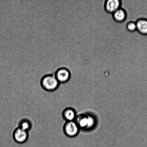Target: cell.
<instances>
[{"mask_svg":"<svg viewBox=\"0 0 147 147\" xmlns=\"http://www.w3.org/2000/svg\"><path fill=\"white\" fill-rule=\"evenodd\" d=\"M113 19L118 22H122L126 19V11L124 9L120 8L112 13Z\"/></svg>","mask_w":147,"mask_h":147,"instance_id":"cell-9","label":"cell"},{"mask_svg":"<svg viewBox=\"0 0 147 147\" xmlns=\"http://www.w3.org/2000/svg\"><path fill=\"white\" fill-rule=\"evenodd\" d=\"M137 31L142 35H147V19L140 17L136 21Z\"/></svg>","mask_w":147,"mask_h":147,"instance_id":"cell-7","label":"cell"},{"mask_svg":"<svg viewBox=\"0 0 147 147\" xmlns=\"http://www.w3.org/2000/svg\"><path fill=\"white\" fill-rule=\"evenodd\" d=\"M32 127V122L28 119H21L18 123V127L24 131L28 132L31 130Z\"/></svg>","mask_w":147,"mask_h":147,"instance_id":"cell-10","label":"cell"},{"mask_svg":"<svg viewBox=\"0 0 147 147\" xmlns=\"http://www.w3.org/2000/svg\"><path fill=\"white\" fill-rule=\"evenodd\" d=\"M62 116L66 122H69L74 121L77 115L74 109L71 107H67L63 111Z\"/></svg>","mask_w":147,"mask_h":147,"instance_id":"cell-6","label":"cell"},{"mask_svg":"<svg viewBox=\"0 0 147 147\" xmlns=\"http://www.w3.org/2000/svg\"><path fill=\"white\" fill-rule=\"evenodd\" d=\"M122 5L120 0H107L105 3V8L107 12L113 13L119 9Z\"/></svg>","mask_w":147,"mask_h":147,"instance_id":"cell-5","label":"cell"},{"mask_svg":"<svg viewBox=\"0 0 147 147\" xmlns=\"http://www.w3.org/2000/svg\"><path fill=\"white\" fill-rule=\"evenodd\" d=\"M54 75L60 84L67 83L70 80L71 76L70 70L65 67L57 69Z\"/></svg>","mask_w":147,"mask_h":147,"instance_id":"cell-4","label":"cell"},{"mask_svg":"<svg viewBox=\"0 0 147 147\" xmlns=\"http://www.w3.org/2000/svg\"><path fill=\"white\" fill-rule=\"evenodd\" d=\"M28 132L23 130L19 127L14 129L13 137L16 142L20 144L25 143L28 139Z\"/></svg>","mask_w":147,"mask_h":147,"instance_id":"cell-3","label":"cell"},{"mask_svg":"<svg viewBox=\"0 0 147 147\" xmlns=\"http://www.w3.org/2000/svg\"></svg>","mask_w":147,"mask_h":147,"instance_id":"cell-13","label":"cell"},{"mask_svg":"<svg viewBox=\"0 0 147 147\" xmlns=\"http://www.w3.org/2000/svg\"><path fill=\"white\" fill-rule=\"evenodd\" d=\"M88 122L87 128L86 129H90L94 127L96 123V119L94 116L92 115H88Z\"/></svg>","mask_w":147,"mask_h":147,"instance_id":"cell-11","label":"cell"},{"mask_svg":"<svg viewBox=\"0 0 147 147\" xmlns=\"http://www.w3.org/2000/svg\"><path fill=\"white\" fill-rule=\"evenodd\" d=\"M75 121L80 129H86L88 122V115L86 114H80L76 116Z\"/></svg>","mask_w":147,"mask_h":147,"instance_id":"cell-8","label":"cell"},{"mask_svg":"<svg viewBox=\"0 0 147 147\" xmlns=\"http://www.w3.org/2000/svg\"><path fill=\"white\" fill-rule=\"evenodd\" d=\"M40 84L44 90L48 92H53L58 88L60 84L54 74H50L43 76Z\"/></svg>","mask_w":147,"mask_h":147,"instance_id":"cell-1","label":"cell"},{"mask_svg":"<svg viewBox=\"0 0 147 147\" xmlns=\"http://www.w3.org/2000/svg\"><path fill=\"white\" fill-rule=\"evenodd\" d=\"M63 129L65 134L70 138L77 136L80 129L75 121L66 122L63 126Z\"/></svg>","mask_w":147,"mask_h":147,"instance_id":"cell-2","label":"cell"},{"mask_svg":"<svg viewBox=\"0 0 147 147\" xmlns=\"http://www.w3.org/2000/svg\"><path fill=\"white\" fill-rule=\"evenodd\" d=\"M126 28L129 32H134L137 31L136 22L134 21H130L126 24Z\"/></svg>","mask_w":147,"mask_h":147,"instance_id":"cell-12","label":"cell"}]
</instances>
